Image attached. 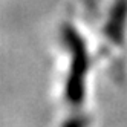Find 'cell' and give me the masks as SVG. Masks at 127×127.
<instances>
[{"label":"cell","mask_w":127,"mask_h":127,"mask_svg":"<svg viewBox=\"0 0 127 127\" xmlns=\"http://www.w3.org/2000/svg\"><path fill=\"white\" fill-rule=\"evenodd\" d=\"M103 34L109 43L123 48L127 37V0H113L107 19L103 26Z\"/></svg>","instance_id":"cell-2"},{"label":"cell","mask_w":127,"mask_h":127,"mask_svg":"<svg viewBox=\"0 0 127 127\" xmlns=\"http://www.w3.org/2000/svg\"><path fill=\"white\" fill-rule=\"evenodd\" d=\"M61 38L67 51V70L63 87L64 99L67 104L78 107L86 98L87 75L90 70L87 43L78 28L72 23H64L61 26Z\"/></svg>","instance_id":"cell-1"}]
</instances>
